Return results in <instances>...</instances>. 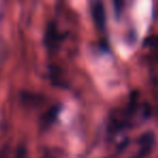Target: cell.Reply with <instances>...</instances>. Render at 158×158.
Instances as JSON below:
<instances>
[{"mask_svg": "<svg viewBox=\"0 0 158 158\" xmlns=\"http://www.w3.org/2000/svg\"><path fill=\"white\" fill-rule=\"evenodd\" d=\"M57 115V108H52V110H50V112L48 113V115H47L46 119L44 120V125H50V123H52V121L54 120L55 116Z\"/></svg>", "mask_w": 158, "mask_h": 158, "instance_id": "3957f363", "label": "cell"}, {"mask_svg": "<svg viewBox=\"0 0 158 158\" xmlns=\"http://www.w3.org/2000/svg\"><path fill=\"white\" fill-rule=\"evenodd\" d=\"M113 2H114V8H115V12L117 13V15H120L121 11L123 9V6H125V2H123V0H113Z\"/></svg>", "mask_w": 158, "mask_h": 158, "instance_id": "277c9868", "label": "cell"}, {"mask_svg": "<svg viewBox=\"0 0 158 158\" xmlns=\"http://www.w3.org/2000/svg\"><path fill=\"white\" fill-rule=\"evenodd\" d=\"M91 13H92V18L97 26L103 29L105 27L106 19L105 10H104V5L102 0H93L91 2Z\"/></svg>", "mask_w": 158, "mask_h": 158, "instance_id": "6da1fadb", "label": "cell"}, {"mask_svg": "<svg viewBox=\"0 0 158 158\" xmlns=\"http://www.w3.org/2000/svg\"><path fill=\"white\" fill-rule=\"evenodd\" d=\"M60 36L54 25H49L46 33V44L48 48H54L57 44Z\"/></svg>", "mask_w": 158, "mask_h": 158, "instance_id": "7a4b0ae2", "label": "cell"}]
</instances>
